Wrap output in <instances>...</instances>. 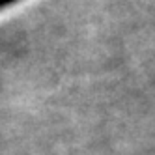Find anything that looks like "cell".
<instances>
[{
  "instance_id": "6da1fadb",
  "label": "cell",
  "mask_w": 155,
  "mask_h": 155,
  "mask_svg": "<svg viewBox=\"0 0 155 155\" xmlns=\"http://www.w3.org/2000/svg\"><path fill=\"white\" fill-rule=\"evenodd\" d=\"M13 2H17V0H0V9H4L8 6H12Z\"/></svg>"
}]
</instances>
